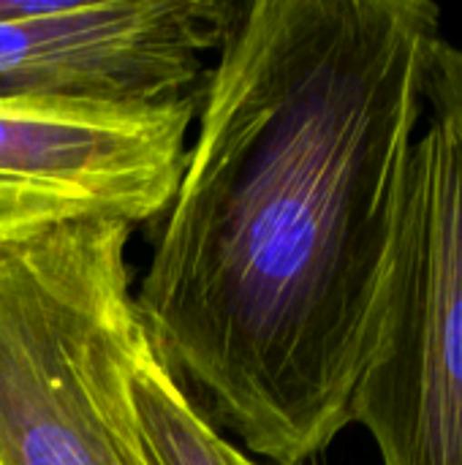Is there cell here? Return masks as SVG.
Returning <instances> with one entry per match:
<instances>
[{"label": "cell", "mask_w": 462, "mask_h": 465, "mask_svg": "<svg viewBox=\"0 0 462 465\" xmlns=\"http://www.w3.org/2000/svg\"><path fill=\"white\" fill-rule=\"evenodd\" d=\"M425 104L430 114L452 123L462 136V44H449L447 38L438 44L430 65Z\"/></svg>", "instance_id": "52a82bcc"}, {"label": "cell", "mask_w": 462, "mask_h": 465, "mask_svg": "<svg viewBox=\"0 0 462 465\" xmlns=\"http://www.w3.org/2000/svg\"><path fill=\"white\" fill-rule=\"evenodd\" d=\"M199 95L0 98V256L79 223L161 218L185 166Z\"/></svg>", "instance_id": "277c9868"}, {"label": "cell", "mask_w": 462, "mask_h": 465, "mask_svg": "<svg viewBox=\"0 0 462 465\" xmlns=\"http://www.w3.org/2000/svg\"><path fill=\"white\" fill-rule=\"evenodd\" d=\"M133 398L155 465H234L231 441L199 409L185 384L161 360L150 335L133 368Z\"/></svg>", "instance_id": "8992f818"}, {"label": "cell", "mask_w": 462, "mask_h": 465, "mask_svg": "<svg viewBox=\"0 0 462 465\" xmlns=\"http://www.w3.org/2000/svg\"><path fill=\"white\" fill-rule=\"evenodd\" d=\"M349 417L381 465H462V136L436 114L414 142Z\"/></svg>", "instance_id": "3957f363"}, {"label": "cell", "mask_w": 462, "mask_h": 465, "mask_svg": "<svg viewBox=\"0 0 462 465\" xmlns=\"http://www.w3.org/2000/svg\"><path fill=\"white\" fill-rule=\"evenodd\" d=\"M133 226L95 221L0 256V465H155L133 368Z\"/></svg>", "instance_id": "7a4b0ae2"}, {"label": "cell", "mask_w": 462, "mask_h": 465, "mask_svg": "<svg viewBox=\"0 0 462 465\" xmlns=\"http://www.w3.org/2000/svg\"><path fill=\"white\" fill-rule=\"evenodd\" d=\"M441 35L433 0H256L229 22L139 319L248 455L349 425Z\"/></svg>", "instance_id": "6da1fadb"}, {"label": "cell", "mask_w": 462, "mask_h": 465, "mask_svg": "<svg viewBox=\"0 0 462 465\" xmlns=\"http://www.w3.org/2000/svg\"><path fill=\"white\" fill-rule=\"evenodd\" d=\"M231 463L234 465H280V463H264V460H256V458H251L248 452H242L237 444H231ZM300 465H308V463H300Z\"/></svg>", "instance_id": "ba28073f"}, {"label": "cell", "mask_w": 462, "mask_h": 465, "mask_svg": "<svg viewBox=\"0 0 462 465\" xmlns=\"http://www.w3.org/2000/svg\"><path fill=\"white\" fill-rule=\"evenodd\" d=\"M240 3L38 0L0 19V98L163 104L202 93Z\"/></svg>", "instance_id": "5b68a950"}]
</instances>
